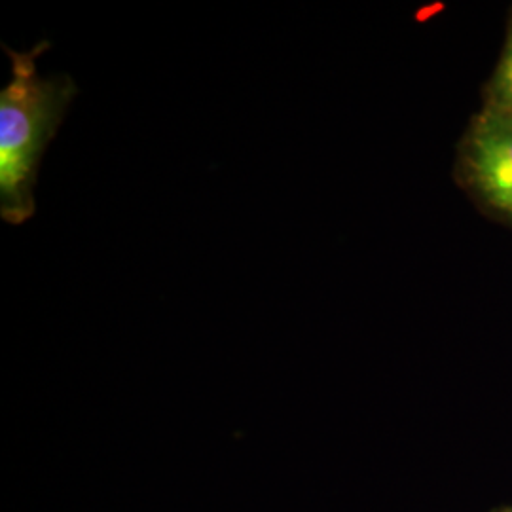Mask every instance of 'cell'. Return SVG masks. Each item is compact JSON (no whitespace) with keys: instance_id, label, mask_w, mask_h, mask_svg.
I'll list each match as a JSON object with an SVG mask.
<instances>
[{"instance_id":"6da1fadb","label":"cell","mask_w":512,"mask_h":512,"mask_svg":"<svg viewBox=\"0 0 512 512\" xmlns=\"http://www.w3.org/2000/svg\"><path fill=\"white\" fill-rule=\"evenodd\" d=\"M48 48V40L31 52L2 44L12 63V80L0 92V217L12 226L25 224L37 211L42 156L78 93L69 74H38L37 59Z\"/></svg>"},{"instance_id":"7a4b0ae2","label":"cell","mask_w":512,"mask_h":512,"mask_svg":"<svg viewBox=\"0 0 512 512\" xmlns=\"http://www.w3.org/2000/svg\"><path fill=\"white\" fill-rule=\"evenodd\" d=\"M467 169L482 198L512 220V116L484 110L467 141Z\"/></svg>"},{"instance_id":"3957f363","label":"cell","mask_w":512,"mask_h":512,"mask_svg":"<svg viewBox=\"0 0 512 512\" xmlns=\"http://www.w3.org/2000/svg\"><path fill=\"white\" fill-rule=\"evenodd\" d=\"M492 90H494L492 107L512 116V33L501 55V61L497 65Z\"/></svg>"}]
</instances>
